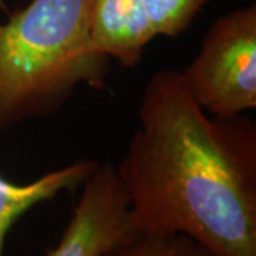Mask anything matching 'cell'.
<instances>
[{
  "mask_svg": "<svg viewBox=\"0 0 256 256\" xmlns=\"http://www.w3.org/2000/svg\"><path fill=\"white\" fill-rule=\"evenodd\" d=\"M97 165L96 160H80L28 184H13L0 176V256L4 255L6 236L20 216L38 204L82 185Z\"/></svg>",
  "mask_w": 256,
  "mask_h": 256,
  "instance_id": "6",
  "label": "cell"
},
{
  "mask_svg": "<svg viewBox=\"0 0 256 256\" xmlns=\"http://www.w3.org/2000/svg\"><path fill=\"white\" fill-rule=\"evenodd\" d=\"M206 0H142L152 36L176 37L190 28Z\"/></svg>",
  "mask_w": 256,
  "mask_h": 256,
  "instance_id": "8",
  "label": "cell"
},
{
  "mask_svg": "<svg viewBox=\"0 0 256 256\" xmlns=\"http://www.w3.org/2000/svg\"><path fill=\"white\" fill-rule=\"evenodd\" d=\"M117 168L134 234L194 239L214 256H256V127L204 111L178 70L144 87Z\"/></svg>",
  "mask_w": 256,
  "mask_h": 256,
  "instance_id": "1",
  "label": "cell"
},
{
  "mask_svg": "<svg viewBox=\"0 0 256 256\" xmlns=\"http://www.w3.org/2000/svg\"><path fill=\"white\" fill-rule=\"evenodd\" d=\"M108 256H214L194 239L181 234H131Z\"/></svg>",
  "mask_w": 256,
  "mask_h": 256,
  "instance_id": "7",
  "label": "cell"
},
{
  "mask_svg": "<svg viewBox=\"0 0 256 256\" xmlns=\"http://www.w3.org/2000/svg\"><path fill=\"white\" fill-rule=\"evenodd\" d=\"M94 0H32L0 22V130L53 114L82 84L101 90L110 58L92 42Z\"/></svg>",
  "mask_w": 256,
  "mask_h": 256,
  "instance_id": "2",
  "label": "cell"
},
{
  "mask_svg": "<svg viewBox=\"0 0 256 256\" xmlns=\"http://www.w3.org/2000/svg\"><path fill=\"white\" fill-rule=\"evenodd\" d=\"M180 74L192 98L210 116L235 117L255 110V6L216 18L196 57Z\"/></svg>",
  "mask_w": 256,
  "mask_h": 256,
  "instance_id": "3",
  "label": "cell"
},
{
  "mask_svg": "<svg viewBox=\"0 0 256 256\" xmlns=\"http://www.w3.org/2000/svg\"><path fill=\"white\" fill-rule=\"evenodd\" d=\"M90 28L96 52L126 67L140 63L154 38L142 0H94Z\"/></svg>",
  "mask_w": 256,
  "mask_h": 256,
  "instance_id": "5",
  "label": "cell"
},
{
  "mask_svg": "<svg viewBox=\"0 0 256 256\" xmlns=\"http://www.w3.org/2000/svg\"><path fill=\"white\" fill-rule=\"evenodd\" d=\"M132 232L117 168L98 162L82 182L80 201L57 246L47 256H108Z\"/></svg>",
  "mask_w": 256,
  "mask_h": 256,
  "instance_id": "4",
  "label": "cell"
}]
</instances>
